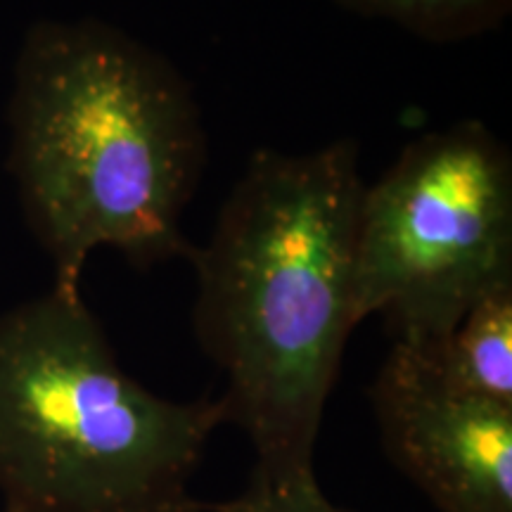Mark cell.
<instances>
[{"instance_id":"cell-3","label":"cell","mask_w":512,"mask_h":512,"mask_svg":"<svg viewBox=\"0 0 512 512\" xmlns=\"http://www.w3.org/2000/svg\"><path fill=\"white\" fill-rule=\"evenodd\" d=\"M223 399H164L119 366L81 290L0 313V496L10 512H204Z\"/></svg>"},{"instance_id":"cell-5","label":"cell","mask_w":512,"mask_h":512,"mask_svg":"<svg viewBox=\"0 0 512 512\" xmlns=\"http://www.w3.org/2000/svg\"><path fill=\"white\" fill-rule=\"evenodd\" d=\"M384 456L437 512H512V408L456 392L392 344L368 389Z\"/></svg>"},{"instance_id":"cell-7","label":"cell","mask_w":512,"mask_h":512,"mask_svg":"<svg viewBox=\"0 0 512 512\" xmlns=\"http://www.w3.org/2000/svg\"><path fill=\"white\" fill-rule=\"evenodd\" d=\"M361 17L387 19L434 43H456L496 29L512 0H335Z\"/></svg>"},{"instance_id":"cell-8","label":"cell","mask_w":512,"mask_h":512,"mask_svg":"<svg viewBox=\"0 0 512 512\" xmlns=\"http://www.w3.org/2000/svg\"><path fill=\"white\" fill-rule=\"evenodd\" d=\"M204 512H356L332 503L320 489L318 479L292 486H268L249 479L238 498L207 503Z\"/></svg>"},{"instance_id":"cell-4","label":"cell","mask_w":512,"mask_h":512,"mask_svg":"<svg viewBox=\"0 0 512 512\" xmlns=\"http://www.w3.org/2000/svg\"><path fill=\"white\" fill-rule=\"evenodd\" d=\"M512 283V155L477 119L422 133L373 185L356 230L358 318L425 349Z\"/></svg>"},{"instance_id":"cell-1","label":"cell","mask_w":512,"mask_h":512,"mask_svg":"<svg viewBox=\"0 0 512 512\" xmlns=\"http://www.w3.org/2000/svg\"><path fill=\"white\" fill-rule=\"evenodd\" d=\"M358 143L287 155L256 150L195 247L192 325L226 375V425L254 448L252 482L316 477V444L356 309Z\"/></svg>"},{"instance_id":"cell-6","label":"cell","mask_w":512,"mask_h":512,"mask_svg":"<svg viewBox=\"0 0 512 512\" xmlns=\"http://www.w3.org/2000/svg\"><path fill=\"white\" fill-rule=\"evenodd\" d=\"M413 351L456 392L512 408V283L484 294L446 339Z\"/></svg>"},{"instance_id":"cell-9","label":"cell","mask_w":512,"mask_h":512,"mask_svg":"<svg viewBox=\"0 0 512 512\" xmlns=\"http://www.w3.org/2000/svg\"><path fill=\"white\" fill-rule=\"evenodd\" d=\"M3 512H10V510H5V508H3Z\"/></svg>"},{"instance_id":"cell-2","label":"cell","mask_w":512,"mask_h":512,"mask_svg":"<svg viewBox=\"0 0 512 512\" xmlns=\"http://www.w3.org/2000/svg\"><path fill=\"white\" fill-rule=\"evenodd\" d=\"M8 169L24 219L81 290L95 249L131 266L190 259L185 209L207 164V131L171 60L100 19H41L24 34L8 102Z\"/></svg>"}]
</instances>
